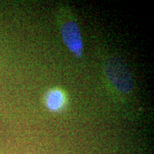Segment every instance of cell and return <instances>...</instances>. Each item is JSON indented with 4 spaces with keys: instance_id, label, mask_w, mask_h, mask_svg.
Wrapping results in <instances>:
<instances>
[{
    "instance_id": "7a4b0ae2",
    "label": "cell",
    "mask_w": 154,
    "mask_h": 154,
    "mask_svg": "<svg viewBox=\"0 0 154 154\" xmlns=\"http://www.w3.org/2000/svg\"><path fill=\"white\" fill-rule=\"evenodd\" d=\"M61 35L63 43L71 52L77 58L82 57L83 42L78 24L73 20L64 22L61 27Z\"/></svg>"
},
{
    "instance_id": "3957f363",
    "label": "cell",
    "mask_w": 154,
    "mask_h": 154,
    "mask_svg": "<svg viewBox=\"0 0 154 154\" xmlns=\"http://www.w3.org/2000/svg\"><path fill=\"white\" fill-rule=\"evenodd\" d=\"M46 106L53 112L60 111L66 103L64 94L59 89L50 90L45 97Z\"/></svg>"
},
{
    "instance_id": "6da1fadb",
    "label": "cell",
    "mask_w": 154,
    "mask_h": 154,
    "mask_svg": "<svg viewBox=\"0 0 154 154\" xmlns=\"http://www.w3.org/2000/svg\"><path fill=\"white\" fill-rule=\"evenodd\" d=\"M105 74L119 92L129 94L134 88V81L129 68L119 57H110L105 61Z\"/></svg>"
}]
</instances>
